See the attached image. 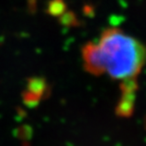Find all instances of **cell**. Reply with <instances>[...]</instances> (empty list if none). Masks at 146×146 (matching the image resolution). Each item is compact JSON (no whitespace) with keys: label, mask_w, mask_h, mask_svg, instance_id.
I'll list each match as a JSON object with an SVG mask.
<instances>
[{"label":"cell","mask_w":146,"mask_h":146,"mask_svg":"<svg viewBox=\"0 0 146 146\" xmlns=\"http://www.w3.org/2000/svg\"><path fill=\"white\" fill-rule=\"evenodd\" d=\"M29 90L34 95H41L44 90V82L40 79H31L29 82Z\"/></svg>","instance_id":"obj_2"},{"label":"cell","mask_w":146,"mask_h":146,"mask_svg":"<svg viewBox=\"0 0 146 146\" xmlns=\"http://www.w3.org/2000/svg\"><path fill=\"white\" fill-rule=\"evenodd\" d=\"M64 8V2L62 0H53L50 5H49L48 11H50L52 14H57L59 13L61 11H63Z\"/></svg>","instance_id":"obj_3"},{"label":"cell","mask_w":146,"mask_h":146,"mask_svg":"<svg viewBox=\"0 0 146 146\" xmlns=\"http://www.w3.org/2000/svg\"><path fill=\"white\" fill-rule=\"evenodd\" d=\"M142 46L123 33H106L98 45L84 50V61L90 71H106L114 78L124 79L135 75L144 61Z\"/></svg>","instance_id":"obj_1"}]
</instances>
